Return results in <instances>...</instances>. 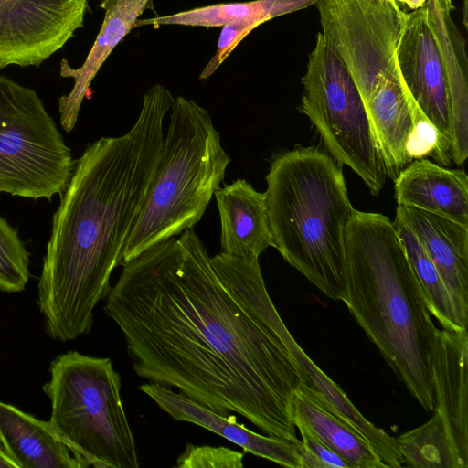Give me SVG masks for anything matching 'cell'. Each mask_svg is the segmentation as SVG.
Segmentation results:
<instances>
[{"mask_svg": "<svg viewBox=\"0 0 468 468\" xmlns=\"http://www.w3.org/2000/svg\"><path fill=\"white\" fill-rule=\"evenodd\" d=\"M317 2L318 0H253L222 3L195 7L172 15L139 18L135 27L162 25L218 27L235 20H248L259 27L272 18L305 9Z\"/></svg>", "mask_w": 468, "mask_h": 468, "instance_id": "ffe728a7", "label": "cell"}, {"mask_svg": "<svg viewBox=\"0 0 468 468\" xmlns=\"http://www.w3.org/2000/svg\"><path fill=\"white\" fill-rule=\"evenodd\" d=\"M400 218L437 268L463 327L468 322V228L415 207L398 206Z\"/></svg>", "mask_w": 468, "mask_h": 468, "instance_id": "7c38bea8", "label": "cell"}, {"mask_svg": "<svg viewBox=\"0 0 468 468\" xmlns=\"http://www.w3.org/2000/svg\"><path fill=\"white\" fill-rule=\"evenodd\" d=\"M301 82L299 110L320 134L327 153L377 196L388 176L376 134L356 83L322 32L316 35Z\"/></svg>", "mask_w": 468, "mask_h": 468, "instance_id": "52a82bcc", "label": "cell"}, {"mask_svg": "<svg viewBox=\"0 0 468 468\" xmlns=\"http://www.w3.org/2000/svg\"><path fill=\"white\" fill-rule=\"evenodd\" d=\"M156 175L123 249L122 266L145 250L192 229L220 187L231 159L209 112L175 99Z\"/></svg>", "mask_w": 468, "mask_h": 468, "instance_id": "5b68a950", "label": "cell"}, {"mask_svg": "<svg viewBox=\"0 0 468 468\" xmlns=\"http://www.w3.org/2000/svg\"><path fill=\"white\" fill-rule=\"evenodd\" d=\"M0 468H19L18 464L0 444Z\"/></svg>", "mask_w": 468, "mask_h": 468, "instance_id": "484cf974", "label": "cell"}, {"mask_svg": "<svg viewBox=\"0 0 468 468\" xmlns=\"http://www.w3.org/2000/svg\"><path fill=\"white\" fill-rule=\"evenodd\" d=\"M265 191L273 247L324 295L346 294L345 239L355 212L339 165L317 146L271 157Z\"/></svg>", "mask_w": 468, "mask_h": 468, "instance_id": "277c9868", "label": "cell"}, {"mask_svg": "<svg viewBox=\"0 0 468 468\" xmlns=\"http://www.w3.org/2000/svg\"><path fill=\"white\" fill-rule=\"evenodd\" d=\"M405 465L413 468H463L450 438L435 418L395 438Z\"/></svg>", "mask_w": 468, "mask_h": 468, "instance_id": "7402d4cb", "label": "cell"}, {"mask_svg": "<svg viewBox=\"0 0 468 468\" xmlns=\"http://www.w3.org/2000/svg\"><path fill=\"white\" fill-rule=\"evenodd\" d=\"M152 0H103L104 18L96 39L79 69H72L66 59L60 63V76L72 78L73 88L58 98L60 125L70 133L77 122L80 109L94 77L116 46L128 35Z\"/></svg>", "mask_w": 468, "mask_h": 468, "instance_id": "9a60e30c", "label": "cell"}, {"mask_svg": "<svg viewBox=\"0 0 468 468\" xmlns=\"http://www.w3.org/2000/svg\"><path fill=\"white\" fill-rule=\"evenodd\" d=\"M344 303L410 394L434 411L436 327L393 221L355 210L346 230Z\"/></svg>", "mask_w": 468, "mask_h": 468, "instance_id": "3957f363", "label": "cell"}, {"mask_svg": "<svg viewBox=\"0 0 468 468\" xmlns=\"http://www.w3.org/2000/svg\"><path fill=\"white\" fill-rule=\"evenodd\" d=\"M49 374L42 388L51 404L48 423L57 436L90 466L139 467L112 360L69 350L51 362Z\"/></svg>", "mask_w": 468, "mask_h": 468, "instance_id": "8992f818", "label": "cell"}, {"mask_svg": "<svg viewBox=\"0 0 468 468\" xmlns=\"http://www.w3.org/2000/svg\"><path fill=\"white\" fill-rule=\"evenodd\" d=\"M398 206L415 207L468 228V176L426 158L411 161L394 179Z\"/></svg>", "mask_w": 468, "mask_h": 468, "instance_id": "5bb4252c", "label": "cell"}, {"mask_svg": "<svg viewBox=\"0 0 468 468\" xmlns=\"http://www.w3.org/2000/svg\"><path fill=\"white\" fill-rule=\"evenodd\" d=\"M29 252L17 230L0 216V290L20 292L29 281Z\"/></svg>", "mask_w": 468, "mask_h": 468, "instance_id": "603a6c76", "label": "cell"}, {"mask_svg": "<svg viewBox=\"0 0 468 468\" xmlns=\"http://www.w3.org/2000/svg\"><path fill=\"white\" fill-rule=\"evenodd\" d=\"M467 329L436 328L431 356L434 414L447 430L456 456L468 467Z\"/></svg>", "mask_w": 468, "mask_h": 468, "instance_id": "8fae6325", "label": "cell"}, {"mask_svg": "<svg viewBox=\"0 0 468 468\" xmlns=\"http://www.w3.org/2000/svg\"><path fill=\"white\" fill-rule=\"evenodd\" d=\"M214 195L220 218L221 252L259 259L267 248L273 247L264 193L245 179H237Z\"/></svg>", "mask_w": 468, "mask_h": 468, "instance_id": "2e32d148", "label": "cell"}, {"mask_svg": "<svg viewBox=\"0 0 468 468\" xmlns=\"http://www.w3.org/2000/svg\"><path fill=\"white\" fill-rule=\"evenodd\" d=\"M397 62L410 96L435 129L451 159L452 112L448 81L429 27L425 5L406 13Z\"/></svg>", "mask_w": 468, "mask_h": 468, "instance_id": "30bf717a", "label": "cell"}, {"mask_svg": "<svg viewBox=\"0 0 468 468\" xmlns=\"http://www.w3.org/2000/svg\"><path fill=\"white\" fill-rule=\"evenodd\" d=\"M0 444L19 468H88L47 421L0 400Z\"/></svg>", "mask_w": 468, "mask_h": 468, "instance_id": "ac0fdd59", "label": "cell"}, {"mask_svg": "<svg viewBox=\"0 0 468 468\" xmlns=\"http://www.w3.org/2000/svg\"><path fill=\"white\" fill-rule=\"evenodd\" d=\"M139 388L174 420L203 427L237 444L245 452L282 466L300 468L296 448L299 440L293 441L256 433L239 423L234 415L218 414L165 386L147 382L141 385Z\"/></svg>", "mask_w": 468, "mask_h": 468, "instance_id": "4fadbf2b", "label": "cell"}, {"mask_svg": "<svg viewBox=\"0 0 468 468\" xmlns=\"http://www.w3.org/2000/svg\"><path fill=\"white\" fill-rule=\"evenodd\" d=\"M174 101L167 89L154 84L129 132L98 139L75 160L53 215L37 284V303L52 339L67 342L90 331L154 183L163 122Z\"/></svg>", "mask_w": 468, "mask_h": 468, "instance_id": "7a4b0ae2", "label": "cell"}, {"mask_svg": "<svg viewBox=\"0 0 468 468\" xmlns=\"http://www.w3.org/2000/svg\"><path fill=\"white\" fill-rule=\"evenodd\" d=\"M302 441L296 444L300 468H352L351 464L318 441L300 421H294Z\"/></svg>", "mask_w": 468, "mask_h": 468, "instance_id": "d4e9b609", "label": "cell"}, {"mask_svg": "<svg viewBox=\"0 0 468 468\" xmlns=\"http://www.w3.org/2000/svg\"><path fill=\"white\" fill-rule=\"evenodd\" d=\"M74 167L37 91L0 75V194L51 201L63 194Z\"/></svg>", "mask_w": 468, "mask_h": 468, "instance_id": "ba28073f", "label": "cell"}, {"mask_svg": "<svg viewBox=\"0 0 468 468\" xmlns=\"http://www.w3.org/2000/svg\"><path fill=\"white\" fill-rule=\"evenodd\" d=\"M137 376L297 441L301 384L257 258H210L192 229L123 265L106 297Z\"/></svg>", "mask_w": 468, "mask_h": 468, "instance_id": "6da1fadb", "label": "cell"}, {"mask_svg": "<svg viewBox=\"0 0 468 468\" xmlns=\"http://www.w3.org/2000/svg\"><path fill=\"white\" fill-rule=\"evenodd\" d=\"M436 3L445 10L452 12L454 9L452 0H435Z\"/></svg>", "mask_w": 468, "mask_h": 468, "instance_id": "83f0119b", "label": "cell"}, {"mask_svg": "<svg viewBox=\"0 0 468 468\" xmlns=\"http://www.w3.org/2000/svg\"><path fill=\"white\" fill-rule=\"evenodd\" d=\"M292 419L293 422L303 423L318 441L350 463L352 468H388L360 434L300 387L293 397Z\"/></svg>", "mask_w": 468, "mask_h": 468, "instance_id": "d6986e66", "label": "cell"}, {"mask_svg": "<svg viewBox=\"0 0 468 468\" xmlns=\"http://www.w3.org/2000/svg\"><path fill=\"white\" fill-rule=\"evenodd\" d=\"M399 5H403L411 11L422 7L427 0H395Z\"/></svg>", "mask_w": 468, "mask_h": 468, "instance_id": "4316f807", "label": "cell"}, {"mask_svg": "<svg viewBox=\"0 0 468 468\" xmlns=\"http://www.w3.org/2000/svg\"><path fill=\"white\" fill-rule=\"evenodd\" d=\"M88 0H0V69L39 66L83 27Z\"/></svg>", "mask_w": 468, "mask_h": 468, "instance_id": "9c48e42d", "label": "cell"}, {"mask_svg": "<svg viewBox=\"0 0 468 468\" xmlns=\"http://www.w3.org/2000/svg\"><path fill=\"white\" fill-rule=\"evenodd\" d=\"M243 453L227 447L187 444L177 458L178 468H241Z\"/></svg>", "mask_w": 468, "mask_h": 468, "instance_id": "cb8c5ba5", "label": "cell"}, {"mask_svg": "<svg viewBox=\"0 0 468 468\" xmlns=\"http://www.w3.org/2000/svg\"><path fill=\"white\" fill-rule=\"evenodd\" d=\"M393 223L407 259L421 287L430 314L443 329H467L458 321L449 292L420 241L400 218L396 217Z\"/></svg>", "mask_w": 468, "mask_h": 468, "instance_id": "44dd1931", "label": "cell"}, {"mask_svg": "<svg viewBox=\"0 0 468 468\" xmlns=\"http://www.w3.org/2000/svg\"><path fill=\"white\" fill-rule=\"evenodd\" d=\"M429 27L445 70L452 112L451 158L463 165L468 156V78L465 40L451 16L435 0L425 3Z\"/></svg>", "mask_w": 468, "mask_h": 468, "instance_id": "e0dca14e", "label": "cell"}]
</instances>
